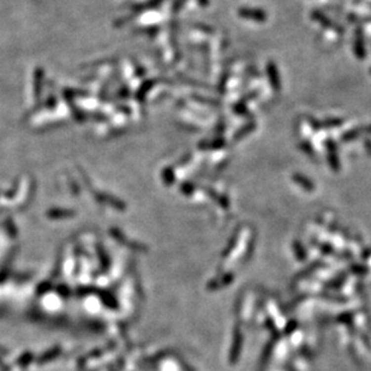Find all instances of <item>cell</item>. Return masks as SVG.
I'll use <instances>...</instances> for the list:
<instances>
[{
  "label": "cell",
  "mask_w": 371,
  "mask_h": 371,
  "mask_svg": "<svg viewBox=\"0 0 371 371\" xmlns=\"http://www.w3.org/2000/svg\"><path fill=\"white\" fill-rule=\"evenodd\" d=\"M238 15L243 18L255 22H264L267 19V13L263 10L253 9V7H242L238 11Z\"/></svg>",
  "instance_id": "6da1fadb"
},
{
  "label": "cell",
  "mask_w": 371,
  "mask_h": 371,
  "mask_svg": "<svg viewBox=\"0 0 371 371\" xmlns=\"http://www.w3.org/2000/svg\"><path fill=\"white\" fill-rule=\"evenodd\" d=\"M326 146H327V152H328L327 158H328L329 166H330V168L333 169V171L337 172L340 169V160H339V155H337V148H336L335 142H333L331 139H328Z\"/></svg>",
  "instance_id": "7a4b0ae2"
},
{
  "label": "cell",
  "mask_w": 371,
  "mask_h": 371,
  "mask_svg": "<svg viewBox=\"0 0 371 371\" xmlns=\"http://www.w3.org/2000/svg\"><path fill=\"white\" fill-rule=\"evenodd\" d=\"M267 74H268V78H269V82L272 84L273 88L275 90H280L281 88V81H280V76H279V71L278 68L274 63H269L267 65Z\"/></svg>",
  "instance_id": "3957f363"
},
{
  "label": "cell",
  "mask_w": 371,
  "mask_h": 371,
  "mask_svg": "<svg viewBox=\"0 0 371 371\" xmlns=\"http://www.w3.org/2000/svg\"><path fill=\"white\" fill-rule=\"evenodd\" d=\"M312 17H314V19H316V21H319L323 26L329 27L330 29H335L339 33H344V29H341V27H339L337 24L334 23V22H331L330 19H328V17H326V16L323 15L322 12H320V11H314V12H312Z\"/></svg>",
  "instance_id": "277c9868"
},
{
  "label": "cell",
  "mask_w": 371,
  "mask_h": 371,
  "mask_svg": "<svg viewBox=\"0 0 371 371\" xmlns=\"http://www.w3.org/2000/svg\"><path fill=\"white\" fill-rule=\"evenodd\" d=\"M354 52H356V55L359 58V59H363V58H364V55H365L364 42H363L361 30H357V33H356V41H354Z\"/></svg>",
  "instance_id": "5b68a950"
},
{
  "label": "cell",
  "mask_w": 371,
  "mask_h": 371,
  "mask_svg": "<svg viewBox=\"0 0 371 371\" xmlns=\"http://www.w3.org/2000/svg\"><path fill=\"white\" fill-rule=\"evenodd\" d=\"M365 131H368V132H371V127H358V129L348 131V132H346L345 135L342 136V139H344L345 142L352 141V139H356L357 137H359L361 135H364Z\"/></svg>",
  "instance_id": "8992f818"
},
{
  "label": "cell",
  "mask_w": 371,
  "mask_h": 371,
  "mask_svg": "<svg viewBox=\"0 0 371 371\" xmlns=\"http://www.w3.org/2000/svg\"><path fill=\"white\" fill-rule=\"evenodd\" d=\"M293 179L295 180V183L299 184L302 188L306 189V190H312V189H314V184H312V181L310 179H308L306 177H304L303 174L295 173V174L293 175Z\"/></svg>",
  "instance_id": "52a82bcc"
},
{
  "label": "cell",
  "mask_w": 371,
  "mask_h": 371,
  "mask_svg": "<svg viewBox=\"0 0 371 371\" xmlns=\"http://www.w3.org/2000/svg\"><path fill=\"white\" fill-rule=\"evenodd\" d=\"M255 127H256V124L253 122H251V123H249V124L244 125V126H243L241 130L237 131L236 136H234V139H236V141H237V139H238V141H239V139L244 138L245 136L249 135L251 131L255 130Z\"/></svg>",
  "instance_id": "ba28073f"
},
{
  "label": "cell",
  "mask_w": 371,
  "mask_h": 371,
  "mask_svg": "<svg viewBox=\"0 0 371 371\" xmlns=\"http://www.w3.org/2000/svg\"><path fill=\"white\" fill-rule=\"evenodd\" d=\"M224 146L225 142L222 139H216V141L208 142V143H202L201 148H203V149H219V148H222Z\"/></svg>",
  "instance_id": "9c48e42d"
},
{
  "label": "cell",
  "mask_w": 371,
  "mask_h": 371,
  "mask_svg": "<svg viewBox=\"0 0 371 371\" xmlns=\"http://www.w3.org/2000/svg\"><path fill=\"white\" fill-rule=\"evenodd\" d=\"M342 124V119L339 118H330L327 119L326 122L322 123V126L325 127H334V126H340Z\"/></svg>",
  "instance_id": "30bf717a"
},
{
  "label": "cell",
  "mask_w": 371,
  "mask_h": 371,
  "mask_svg": "<svg viewBox=\"0 0 371 371\" xmlns=\"http://www.w3.org/2000/svg\"><path fill=\"white\" fill-rule=\"evenodd\" d=\"M164 179L167 184H172L173 179H174V173H173L172 168H166L164 171Z\"/></svg>",
  "instance_id": "8fae6325"
},
{
  "label": "cell",
  "mask_w": 371,
  "mask_h": 371,
  "mask_svg": "<svg viewBox=\"0 0 371 371\" xmlns=\"http://www.w3.org/2000/svg\"><path fill=\"white\" fill-rule=\"evenodd\" d=\"M300 148H302V149L306 153V154H309V155L314 154V149H312V147L308 143V142H302V144H300Z\"/></svg>",
  "instance_id": "7c38bea8"
},
{
  "label": "cell",
  "mask_w": 371,
  "mask_h": 371,
  "mask_svg": "<svg viewBox=\"0 0 371 371\" xmlns=\"http://www.w3.org/2000/svg\"><path fill=\"white\" fill-rule=\"evenodd\" d=\"M200 5H202V6H207V5L209 4V0H199Z\"/></svg>",
  "instance_id": "4fadbf2b"
}]
</instances>
